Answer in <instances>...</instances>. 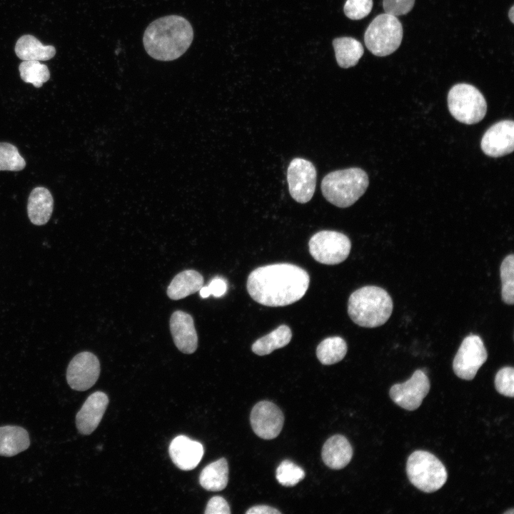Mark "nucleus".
I'll return each mask as SVG.
<instances>
[{"label":"nucleus","instance_id":"nucleus-32","mask_svg":"<svg viewBox=\"0 0 514 514\" xmlns=\"http://www.w3.org/2000/svg\"><path fill=\"white\" fill-rule=\"evenodd\" d=\"M373 7V0H346L343 11L347 17L353 20L368 16Z\"/></svg>","mask_w":514,"mask_h":514},{"label":"nucleus","instance_id":"nucleus-29","mask_svg":"<svg viewBox=\"0 0 514 514\" xmlns=\"http://www.w3.org/2000/svg\"><path fill=\"white\" fill-rule=\"evenodd\" d=\"M25 166L26 161L15 146L0 142V171H18Z\"/></svg>","mask_w":514,"mask_h":514},{"label":"nucleus","instance_id":"nucleus-14","mask_svg":"<svg viewBox=\"0 0 514 514\" xmlns=\"http://www.w3.org/2000/svg\"><path fill=\"white\" fill-rule=\"evenodd\" d=\"M480 147L485 154L493 158L512 153L514 149L513 121H500L491 126L483 136Z\"/></svg>","mask_w":514,"mask_h":514},{"label":"nucleus","instance_id":"nucleus-1","mask_svg":"<svg viewBox=\"0 0 514 514\" xmlns=\"http://www.w3.org/2000/svg\"><path fill=\"white\" fill-rule=\"evenodd\" d=\"M310 278L302 268L291 263H276L253 270L247 280V290L257 303L266 306L292 304L306 293Z\"/></svg>","mask_w":514,"mask_h":514},{"label":"nucleus","instance_id":"nucleus-31","mask_svg":"<svg viewBox=\"0 0 514 514\" xmlns=\"http://www.w3.org/2000/svg\"><path fill=\"white\" fill-rule=\"evenodd\" d=\"M495 386L496 390L505 396H514V369L505 366L500 369L495 375Z\"/></svg>","mask_w":514,"mask_h":514},{"label":"nucleus","instance_id":"nucleus-23","mask_svg":"<svg viewBox=\"0 0 514 514\" xmlns=\"http://www.w3.org/2000/svg\"><path fill=\"white\" fill-rule=\"evenodd\" d=\"M228 481V467L227 460L224 458L206 465L199 475L200 485L204 489L210 491L223 490L226 487Z\"/></svg>","mask_w":514,"mask_h":514},{"label":"nucleus","instance_id":"nucleus-15","mask_svg":"<svg viewBox=\"0 0 514 514\" xmlns=\"http://www.w3.org/2000/svg\"><path fill=\"white\" fill-rule=\"evenodd\" d=\"M109 404L106 393L96 391L85 400L76 415V425L82 435H90L98 427Z\"/></svg>","mask_w":514,"mask_h":514},{"label":"nucleus","instance_id":"nucleus-33","mask_svg":"<svg viewBox=\"0 0 514 514\" xmlns=\"http://www.w3.org/2000/svg\"><path fill=\"white\" fill-rule=\"evenodd\" d=\"M415 0H383L385 13L398 16L408 14L413 9Z\"/></svg>","mask_w":514,"mask_h":514},{"label":"nucleus","instance_id":"nucleus-18","mask_svg":"<svg viewBox=\"0 0 514 514\" xmlns=\"http://www.w3.org/2000/svg\"><path fill=\"white\" fill-rule=\"evenodd\" d=\"M321 455L323 463L328 468L338 470L349 463L353 456V448L345 436L335 435L324 443Z\"/></svg>","mask_w":514,"mask_h":514},{"label":"nucleus","instance_id":"nucleus-24","mask_svg":"<svg viewBox=\"0 0 514 514\" xmlns=\"http://www.w3.org/2000/svg\"><path fill=\"white\" fill-rule=\"evenodd\" d=\"M333 45L338 64L345 69L356 65L364 52L362 44L352 37L335 39Z\"/></svg>","mask_w":514,"mask_h":514},{"label":"nucleus","instance_id":"nucleus-26","mask_svg":"<svg viewBox=\"0 0 514 514\" xmlns=\"http://www.w3.org/2000/svg\"><path fill=\"white\" fill-rule=\"evenodd\" d=\"M346 353V343L338 336L324 339L316 348L317 358L323 365H331L341 361Z\"/></svg>","mask_w":514,"mask_h":514},{"label":"nucleus","instance_id":"nucleus-2","mask_svg":"<svg viewBox=\"0 0 514 514\" xmlns=\"http://www.w3.org/2000/svg\"><path fill=\"white\" fill-rule=\"evenodd\" d=\"M193 30L190 22L178 15L158 18L146 29L143 43L154 59L169 61L182 56L191 46Z\"/></svg>","mask_w":514,"mask_h":514},{"label":"nucleus","instance_id":"nucleus-25","mask_svg":"<svg viewBox=\"0 0 514 514\" xmlns=\"http://www.w3.org/2000/svg\"><path fill=\"white\" fill-rule=\"evenodd\" d=\"M291 338V328L286 325H281L255 341L251 348L253 352L258 356L268 355L274 350L288 345Z\"/></svg>","mask_w":514,"mask_h":514},{"label":"nucleus","instance_id":"nucleus-6","mask_svg":"<svg viewBox=\"0 0 514 514\" xmlns=\"http://www.w3.org/2000/svg\"><path fill=\"white\" fill-rule=\"evenodd\" d=\"M403 39V26L398 19L384 13L378 15L368 26L364 41L367 49L377 56L393 53Z\"/></svg>","mask_w":514,"mask_h":514},{"label":"nucleus","instance_id":"nucleus-13","mask_svg":"<svg viewBox=\"0 0 514 514\" xmlns=\"http://www.w3.org/2000/svg\"><path fill=\"white\" fill-rule=\"evenodd\" d=\"M250 421L253 430L258 437L271 440L276 438L281 433L284 416L276 404L263 400L253 406Z\"/></svg>","mask_w":514,"mask_h":514},{"label":"nucleus","instance_id":"nucleus-37","mask_svg":"<svg viewBox=\"0 0 514 514\" xmlns=\"http://www.w3.org/2000/svg\"><path fill=\"white\" fill-rule=\"evenodd\" d=\"M198 291L202 298H208L211 295L208 286H202Z\"/></svg>","mask_w":514,"mask_h":514},{"label":"nucleus","instance_id":"nucleus-7","mask_svg":"<svg viewBox=\"0 0 514 514\" xmlns=\"http://www.w3.org/2000/svg\"><path fill=\"white\" fill-rule=\"evenodd\" d=\"M448 106L450 114L465 124L480 122L487 111L486 101L481 92L468 84L454 85L448 94Z\"/></svg>","mask_w":514,"mask_h":514},{"label":"nucleus","instance_id":"nucleus-30","mask_svg":"<svg viewBox=\"0 0 514 514\" xmlns=\"http://www.w3.org/2000/svg\"><path fill=\"white\" fill-rule=\"evenodd\" d=\"M304 477V470L289 460L282 461L276 472L277 480L283 486H294Z\"/></svg>","mask_w":514,"mask_h":514},{"label":"nucleus","instance_id":"nucleus-34","mask_svg":"<svg viewBox=\"0 0 514 514\" xmlns=\"http://www.w3.org/2000/svg\"><path fill=\"white\" fill-rule=\"evenodd\" d=\"M205 514H229L231 513L227 501L221 496L211 498L206 505Z\"/></svg>","mask_w":514,"mask_h":514},{"label":"nucleus","instance_id":"nucleus-8","mask_svg":"<svg viewBox=\"0 0 514 514\" xmlns=\"http://www.w3.org/2000/svg\"><path fill=\"white\" fill-rule=\"evenodd\" d=\"M308 246L311 255L316 261L326 265H336L347 258L351 243L345 234L326 230L313 235Z\"/></svg>","mask_w":514,"mask_h":514},{"label":"nucleus","instance_id":"nucleus-28","mask_svg":"<svg viewBox=\"0 0 514 514\" xmlns=\"http://www.w3.org/2000/svg\"><path fill=\"white\" fill-rule=\"evenodd\" d=\"M502 283V300L508 305L514 303V256L510 254L502 261L500 268Z\"/></svg>","mask_w":514,"mask_h":514},{"label":"nucleus","instance_id":"nucleus-4","mask_svg":"<svg viewBox=\"0 0 514 514\" xmlns=\"http://www.w3.org/2000/svg\"><path fill=\"white\" fill-rule=\"evenodd\" d=\"M368 184L366 172L360 168L352 167L326 174L321 181V188L329 203L339 208H347L364 194Z\"/></svg>","mask_w":514,"mask_h":514},{"label":"nucleus","instance_id":"nucleus-20","mask_svg":"<svg viewBox=\"0 0 514 514\" xmlns=\"http://www.w3.org/2000/svg\"><path fill=\"white\" fill-rule=\"evenodd\" d=\"M30 445L28 431L18 425L0 427V455L11 457L26 450Z\"/></svg>","mask_w":514,"mask_h":514},{"label":"nucleus","instance_id":"nucleus-38","mask_svg":"<svg viewBox=\"0 0 514 514\" xmlns=\"http://www.w3.org/2000/svg\"><path fill=\"white\" fill-rule=\"evenodd\" d=\"M513 8H514L513 6H512L508 11V17L512 23L514 22V21H513V17H514L513 16V13H514Z\"/></svg>","mask_w":514,"mask_h":514},{"label":"nucleus","instance_id":"nucleus-12","mask_svg":"<svg viewBox=\"0 0 514 514\" xmlns=\"http://www.w3.org/2000/svg\"><path fill=\"white\" fill-rule=\"evenodd\" d=\"M100 374L98 358L88 351L76 354L70 361L66 370V381L69 386L79 391L92 387Z\"/></svg>","mask_w":514,"mask_h":514},{"label":"nucleus","instance_id":"nucleus-17","mask_svg":"<svg viewBox=\"0 0 514 514\" xmlns=\"http://www.w3.org/2000/svg\"><path fill=\"white\" fill-rule=\"evenodd\" d=\"M168 452L173 463L181 470H191L200 463L203 447L186 435H178L170 443Z\"/></svg>","mask_w":514,"mask_h":514},{"label":"nucleus","instance_id":"nucleus-39","mask_svg":"<svg viewBox=\"0 0 514 514\" xmlns=\"http://www.w3.org/2000/svg\"><path fill=\"white\" fill-rule=\"evenodd\" d=\"M513 513H514L513 508H511L510 510H507L504 513L505 514H506V513L513 514Z\"/></svg>","mask_w":514,"mask_h":514},{"label":"nucleus","instance_id":"nucleus-3","mask_svg":"<svg viewBox=\"0 0 514 514\" xmlns=\"http://www.w3.org/2000/svg\"><path fill=\"white\" fill-rule=\"evenodd\" d=\"M393 311V301L382 288L367 286L357 289L349 297L348 313L357 325L376 328L383 325Z\"/></svg>","mask_w":514,"mask_h":514},{"label":"nucleus","instance_id":"nucleus-10","mask_svg":"<svg viewBox=\"0 0 514 514\" xmlns=\"http://www.w3.org/2000/svg\"><path fill=\"white\" fill-rule=\"evenodd\" d=\"M316 176V169L312 162L302 158H293L287 169L291 197L300 203L308 202L315 192Z\"/></svg>","mask_w":514,"mask_h":514},{"label":"nucleus","instance_id":"nucleus-16","mask_svg":"<svg viewBox=\"0 0 514 514\" xmlns=\"http://www.w3.org/2000/svg\"><path fill=\"white\" fill-rule=\"evenodd\" d=\"M170 331L176 348L191 354L198 347V336L193 317L182 311H174L170 318Z\"/></svg>","mask_w":514,"mask_h":514},{"label":"nucleus","instance_id":"nucleus-22","mask_svg":"<svg viewBox=\"0 0 514 514\" xmlns=\"http://www.w3.org/2000/svg\"><path fill=\"white\" fill-rule=\"evenodd\" d=\"M15 52L23 61H47L54 56L56 49L51 45H43L36 37L27 34L17 40Z\"/></svg>","mask_w":514,"mask_h":514},{"label":"nucleus","instance_id":"nucleus-9","mask_svg":"<svg viewBox=\"0 0 514 514\" xmlns=\"http://www.w3.org/2000/svg\"><path fill=\"white\" fill-rule=\"evenodd\" d=\"M487 358V351L481 338L469 335L462 341L453 359V371L460 378L470 381Z\"/></svg>","mask_w":514,"mask_h":514},{"label":"nucleus","instance_id":"nucleus-36","mask_svg":"<svg viewBox=\"0 0 514 514\" xmlns=\"http://www.w3.org/2000/svg\"><path fill=\"white\" fill-rule=\"evenodd\" d=\"M246 513L247 514H279L281 512L277 509L268 505H256L250 508Z\"/></svg>","mask_w":514,"mask_h":514},{"label":"nucleus","instance_id":"nucleus-19","mask_svg":"<svg viewBox=\"0 0 514 514\" xmlns=\"http://www.w3.org/2000/svg\"><path fill=\"white\" fill-rule=\"evenodd\" d=\"M53 207L54 199L49 189L39 186L31 191L28 199L27 213L33 224H46L52 214Z\"/></svg>","mask_w":514,"mask_h":514},{"label":"nucleus","instance_id":"nucleus-11","mask_svg":"<svg viewBox=\"0 0 514 514\" xmlns=\"http://www.w3.org/2000/svg\"><path fill=\"white\" fill-rule=\"evenodd\" d=\"M430 390V381L422 370H416L411 378L403 383L394 384L389 395L400 407L414 410L419 408Z\"/></svg>","mask_w":514,"mask_h":514},{"label":"nucleus","instance_id":"nucleus-35","mask_svg":"<svg viewBox=\"0 0 514 514\" xmlns=\"http://www.w3.org/2000/svg\"><path fill=\"white\" fill-rule=\"evenodd\" d=\"M211 295L215 297H221L225 294L227 291L226 282L221 278H215L211 281L207 286Z\"/></svg>","mask_w":514,"mask_h":514},{"label":"nucleus","instance_id":"nucleus-21","mask_svg":"<svg viewBox=\"0 0 514 514\" xmlns=\"http://www.w3.org/2000/svg\"><path fill=\"white\" fill-rule=\"evenodd\" d=\"M203 285V277L195 270H185L178 273L167 288V295L172 300H179L198 291Z\"/></svg>","mask_w":514,"mask_h":514},{"label":"nucleus","instance_id":"nucleus-5","mask_svg":"<svg viewBox=\"0 0 514 514\" xmlns=\"http://www.w3.org/2000/svg\"><path fill=\"white\" fill-rule=\"evenodd\" d=\"M406 473L410 482L425 493L439 490L448 478L445 467L441 461L425 450H415L410 455Z\"/></svg>","mask_w":514,"mask_h":514},{"label":"nucleus","instance_id":"nucleus-27","mask_svg":"<svg viewBox=\"0 0 514 514\" xmlns=\"http://www.w3.org/2000/svg\"><path fill=\"white\" fill-rule=\"evenodd\" d=\"M19 70L21 79L36 88L41 87L50 78L48 67L41 64L39 61H23L19 66Z\"/></svg>","mask_w":514,"mask_h":514}]
</instances>
